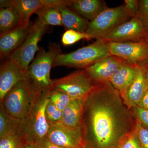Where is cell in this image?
<instances>
[{"instance_id": "obj_1", "label": "cell", "mask_w": 148, "mask_h": 148, "mask_svg": "<svg viewBox=\"0 0 148 148\" xmlns=\"http://www.w3.org/2000/svg\"><path fill=\"white\" fill-rule=\"evenodd\" d=\"M135 121L120 93L110 82L95 84L85 98L82 126L84 142L93 148H117Z\"/></svg>"}, {"instance_id": "obj_2", "label": "cell", "mask_w": 148, "mask_h": 148, "mask_svg": "<svg viewBox=\"0 0 148 148\" xmlns=\"http://www.w3.org/2000/svg\"><path fill=\"white\" fill-rule=\"evenodd\" d=\"M51 90H41L29 112L21 120L19 133L27 141L36 143L46 138L49 124L45 110Z\"/></svg>"}, {"instance_id": "obj_3", "label": "cell", "mask_w": 148, "mask_h": 148, "mask_svg": "<svg viewBox=\"0 0 148 148\" xmlns=\"http://www.w3.org/2000/svg\"><path fill=\"white\" fill-rule=\"evenodd\" d=\"M110 55L108 42L98 39L91 44L70 53L59 54L54 60L53 68L63 66L85 70Z\"/></svg>"}, {"instance_id": "obj_4", "label": "cell", "mask_w": 148, "mask_h": 148, "mask_svg": "<svg viewBox=\"0 0 148 148\" xmlns=\"http://www.w3.org/2000/svg\"><path fill=\"white\" fill-rule=\"evenodd\" d=\"M41 91L29 77L15 85L1 103L9 114L21 120L29 112Z\"/></svg>"}, {"instance_id": "obj_5", "label": "cell", "mask_w": 148, "mask_h": 148, "mask_svg": "<svg viewBox=\"0 0 148 148\" xmlns=\"http://www.w3.org/2000/svg\"><path fill=\"white\" fill-rule=\"evenodd\" d=\"M61 45L51 43L47 51L40 49L27 69L30 78L40 90L52 89L50 71L56 58L61 54Z\"/></svg>"}, {"instance_id": "obj_6", "label": "cell", "mask_w": 148, "mask_h": 148, "mask_svg": "<svg viewBox=\"0 0 148 148\" xmlns=\"http://www.w3.org/2000/svg\"><path fill=\"white\" fill-rule=\"evenodd\" d=\"M131 18L125 11L124 4L116 7L108 8L90 22L86 33L92 39H103Z\"/></svg>"}, {"instance_id": "obj_7", "label": "cell", "mask_w": 148, "mask_h": 148, "mask_svg": "<svg viewBox=\"0 0 148 148\" xmlns=\"http://www.w3.org/2000/svg\"><path fill=\"white\" fill-rule=\"evenodd\" d=\"M95 84L85 70H79L63 77L51 79L52 88L65 92L72 99H84Z\"/></svg>"}, {"instance_id": "obj_8", "label": "cell", "mask_w": 148, "mask_h": 148, "mask_svg": "<svg viewBox=\"0 0 148 148\" xmlns=\"http://www.w3.org/2000/svg\"><path fill=\"white\" fill-rule=\"evenodd\" d=\"M47 26L38 18L33 24L29 34L20 46L8 57L24 71L27 69L33 61L35 54L40 50L38 43L47 32Z\"/></svg>"}, {"instance_id": "obj_9", "label": "cell", "mask_w": 148, "mask_h": 148, "mask_svg": "<svg viewBox=\"0 0 148 148\" xmlns=\"http://www.w3.org/2000/svg\"><path fill=\"white\" fill-rule=\"evenodd\" d=\"M111 55L122 58L130 64L148 70V40L137 42H108Z\"/></svg>"}, {"instance_id": "obj_10", "label": "cell", "mask_w": 148, "mask_h": 148, "mask_svg": "<svg viewBox=\"0 0 148 148\" xmlns=\"http://www.w3.org/2000/svg\"><path fill=\"white\" fill-rule=\"evenodd\" d=\"M148 28L136 17L116 28L103 39L107 42H137L147 39Z\"/></svg>"}, {"instance_id": "obj_11", "label": "cell", "mask_w": 148, "mask_h": 148, "mask_svg": "<svg viewBox=\"0 0 148 148\" xmlns=\"http://www.w3.org/2000/svg\"><path fill=\"white\" fill-rule=\"evenodd\" d=\"M46 139L65 148H77L84 142L82 126L77 128L67 127L62 123H49Z\"/></svg>"}, {"instance_id": "obj_12", "label": "cell", "mask_w": 148, "mask_h": 148, "mask_svg": "<svg viewBox=\"0 0 148 148\" xmlns=\"http://www.w3.org/2000/svg\"><path fill=\"white\" fill-rule=\"evenodd\" d=\"M30 77L28 73L7 58L0 68V101L18 82Z\"/></svg>"}, {"instance_id": "obj_13", "label": "cell", "mask_w": 148, "mask_h": 148, "mask_svg": "<svg viewBox=\"0 0 148 148\" xmlns=\"http://www.w3.org/2000/svg\"><path fill=\"white\" fill-rule=\"evenodd\" d=\"M126 62L121 57L110 55L85 70L95 83L107 82Z\"/></svg>"}, {"instance_id": "obj_14", "label": "cell", "mask_w": 148, "mask_h": 148, "mask_svg": "<svg viewBox=\"0 0 148 148\" xmlns=\"http://www.w3.org/2000/svg\"><path fill=\"white\" fill-rule=\"evenodd\" d=\"M147 71L145 69L138 68V72L132 82L124 92L120 93L123 102L129 110L138 106L148 90L147 79Z\"/></svg>"}, {"instance_id": "obj_15", "label": "cell", "mask_w": 148, "mask_h": 148, "mask_svg": "<svg viewBox=\"0 0 148 148\" xmlns=\"http://www.w3.org/2000/svg\"><path fill=\"white\" fill-rule=\"evenodd\" d=\"M33 24L28 26L19 25L0 37V56L1 59L8 58L23 43L29 34Z\"/></svg>"}, {"instance_id": "obj_16", "label": "cell", "mask_w": 148, "mask_h": 148, "mask_svg": "<svg viewBox=\"0 0 148 148\" xmlns=\"http://www.w3.org/2000/svg\"><path fill=\"white\" fill-rule=\"evenodd\" d=\"M1 8L12 7L15 9L20 15L22 25L31 24V15L39 9L48 6L47 0H1Z\"/></svg>"}, {"instance_id": "obj_17", "label": "cell", "mask_w": 148, "mask_h": 148, "mask_svg": "<svg viewBox=\"0 0 148 148\" xmlns=\"http://www.w3.org/2000/svg\"><path fill=\"white\" fill-rule=\"evenodd\" d=\"M67 7L90 22L108 8L101 0H69Z\"/></svg>"}, {"instance_id": "obj_18", "label": "cell", "mask_w": 148, "mask_h": 148, "mask_svg": "<svg viewBox=\"0 0 148 148\" xmlns=\"http://www.w3.org/2000/svg\"><path fill=\"white\" fill-rule=\"evenodd\" d=\"M84 99H72L62 111L61 122L65 126L72 128L82 126Z\"/></svg>"}, {"instance_id": "obj_19", "label": "cell", "mask_w": 148, "mask_h": 148, "mask_svg": "<svg viewBox=\"0 0 148 148\" xmlns=\"http://www.w3.org/2000/svg\"><path fill=\"white\" fill-rule=\"evenodd\" d=\"M138 68L125 62L114 74L110 82L120 93L124 92L134 79Z\"/></svg>"}, {"instance_id": "obj_20", "label": "cell", "mask_w": 148, "mask_h": 148, "mask_svg": "<svg viewBox=\"0 0 148 148\" xmlns=\"http://www.w3.org/2000/svg\"><path fill=\"white\" fill-rule=\"evenodd\" d=\"M57 8L62 16V23L66 29L86 32L90 21L66 5L59 6Z\"/></svg>"}, {"instance_id": "obj_21", "label": "cell", "mask_w": 148, "mask_h": 148, "mask_svg": "<svg viewBox=\"0 0 148 148\" xmlns=\"http://www.w3.org/2000/svg\"><path fill=\"white\" fill-rule=\"evenodd\" d=\"M21 24L22 23L21 17L15 9L12 7L1 8V35L9 32Z\"/></svg>"}, {"instance_id": "obj_22", "label": "cell", "mask_w": 148, "mask_h": 148, "mask_svg": "<svg viewBox=\"0 0 148 148\" xmlns=\"http://www.w3.org/2000/svg\"><path fill=\"white\" fill-rule=\"evenodd\" d=\"M21 120L9 114L2 103L0 105V138L19 133Z\"/></svg>"}, {"instance_id": "obj_23", "label": "cell", "mask_w": 148, "mask_h": 148, "mask_svg": "<svg viewBox=\"0 0 148 148\" xmlns=\"http://www.w3.org/2000/svg\"><path fill=\"white\" fill-rule=\"evenodd\" d=\"M35 13L44 25L63 26L61 14L57 7H44L37 10Z\"/></svg>"}, {"instance_id": "obj_24", "label": "cell", "mask_w": 148, "mask_h": 148, "mask_svg": "<svg viewBox=\"0 0 148 148\" xmlns=\"http://www.w3.org/2000/svg\"><path fill=\"white\" fill-rule=\"evenodd\" d=\"M72 100L69 95L61 90L52 88L49 92V101L61 111L66 108Z\"/></svg>"}, {"instance_id": "obj_25", "label": "cell", "mask_w": 148, "mask_h": 148, "mask_svg": "<svg viewBox=\"0 0 148 148\" xmlns=\"http://www.w3.org/2000/svg\"><path fill=\"white\" fill-rule=\"evenodd\" d=\"M92 37L86 32H77L73 30H68L63 34L61 42L63 45L69 46L74 44L82 39L90 40Z\"/></svg>"}, {"instance_id": "obj_26", "label": "cell", "mask_w": 148, "mask_h": 148, "mask_svg": "<svg viewBox=\"0 0 148 148\" xmlns=\"http://www.w3.org/2000/svg\"><path fill=\"white\" fill-rule=\"evenodd\" d=\"M26 140L20 133L0 138V148H21Z\"/></svg>"}, {"instance_id": "obj_27", "label": "cell", "mask_w": 148, "mask_h": 148, "mask_svg": "<svg viewBox=\"0 0 148 148\" xmlns=\"http://www.w3.org/2000/svg\"><path fill=\"white\" fill-rule=\"evenodd\" d=\"M117 148H142L140 141L133 130L123 136Z\"/></svg>"}, {"instance_id": "obj_28", "label": "cell", "mask_w": 148, "mask_h": 148, "mask_svg": "<svg viewBox=\"0 0 148 148\" xmlns=\"http://www.w3.org/2000/svg\"><path fill=\"white\" fill-rule=\"evenodd\" d=\"M45 115L48 123L61 122L62 111L58 110L51 102L49 101L45 110Z\"/></svg>"}, {"instance_id": "obj_29", "label": "cell", "mask_w": 148, "mask_h": 148, "mask_svg": "<svg viewBox=\"0 0 148 148\" xmlns=\"http://www.w3.org/2000/svg\"><path fill=\"white\" fill-rule=\"evenodd\" d=\"M135 120L148 129V109L135 106L130 110Z\"/></svg>"}, {"instance_id": "obj_30", "label": "cell", "mask_w": 148, "mask_h": 148, "mask_svg": "<svg viewBox=\"0 0 148 148\" xmlns=\"http://www.w3.org/2000/svg\"><path fill=\"white\" fill-rule=\"evenodd\" d=\"M133 131L140 141L142 148H148V129L135 121Z\"/></svg>"}, {"instance_id": "obj_31", "label": "cell", "mask_w": 148, "mask_h": 148, "mask_svg": "<svg viewBox=\"0 0 148 148\" xmlns=\"http://www.w3.org/2000/svg\"><path fill=\"white\" fill-rule=\"evenodd\" d=\"M137 17L148 28V0H139Z\"/></svg>"}, {"instance_id": "obj_32", "label": "cell", "mask_w": 148, "mask_h": 148, "mask_svg": "<svg viewBox=\"0 0 148 148\" xmlns=\"http://www.w3.org/2000/svg\"><path fill=\"white\" fill-rule=\"evenodd\" d=\"M124 8L125 11L130 18L136 17L139 9L138 0H125Z\"/></svg>"}, {"instance_id": "obj_33", "label": "cell", "mask_w": 148, "mask_h": 148, "mask_svg": "<svg viewBox=\"0 0 148 148\" xmlns=\"http://www.w3.org/2000/svg\"><path fill=\"white\" fill-rule=\"evenodd\" d=\"M38 148H65L57 145L45 138L36 143Z\"/></svg>"}, {"instance_id": "obj_34", "label": "cell", "mask_w": 148, "mask_h": 148, "mask_svg": "<svg viewBox=\"0 0 148 148\" xmlns=\"http://www.w3.org/2000/svg\"><path fill=\"white\" fill-rule=\"evenodd\" d=\"M138 106L144 108L148 109V90L143 96L141 101L138 103Z\"/></svg>"}, {"instance_id": "obj_35", "label": "cell", "mask_w": 148, "mask_h": 148, "mask_svg": "<svg viewBox=\"0 0 148 148\" xmlns=\"http://www.w3.org/2000/svg\"><path fill=\"white\" fill-rule=\"evenodd\" d=\"M21 148H38V147L36 143L26 140Z\"/></svg>"}, {"instance_id": "obj_36", "label": "cell", "mask_w": 148, "mask_h": 148, "mask_svg": "<svg viewBox=\"0 0 148 148\" xmlns=\"http://www.w3.org/2000/svg\"><path fill=\"white\" fill-rule=\"evenodd\" d=\"M77 148H93V147L90 143L84 142Z\"/></svg>"}, {"instance_id": "obj_37", "label": "cell", "mask_w": 148, "mask_h": 148, "mask_svg": "<svg viewBox=\"0 0 148 148\" xmlns=\"http://www.w3.org/2000/svg\"><path fill=\"white\" fill-rule=\"evenodd\" d=\"M147 82L148 83V70L147 71Z\"/></svg>"}, {"instance_id": "obj_38", "label": "cell", "mask_w": 148, "mask_h": 148, "mask_svg": "<svg viewBox=\"0 0 148 148\" xmlns=\"http://www.w3.org/2000/svg\"><path fill=\"white\" fill-rule=\"evenodd\" d=\"M147 40H148V36L147 38Z\"/></svg>"}]
</instances>
